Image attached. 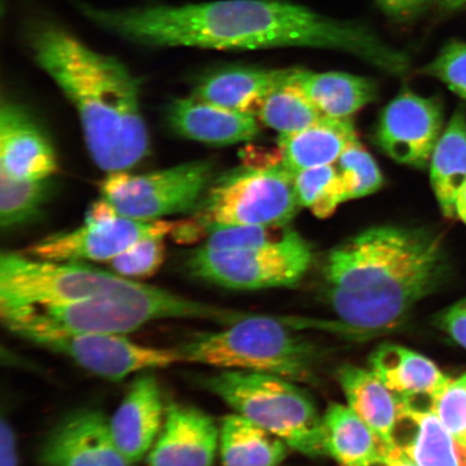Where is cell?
<instances>
[{"mask_svg": "<svg viewBox=\"0 0 466 466\" xmlns=\"http://www.w3.org/2000/svg\"><path fill=\"white\" fill-rule=\"evenodd\" d=\"M151 26L161 48L247 51L299 46L345 52L392 75H403L410 67L407 55L370 27L287 0L162 5Z\"/></svg>", "mask_w": 466, "mask_h": 466, "instance_id": "1", "label": "cell"}, {"mask_svg": "<svg viewBox=\"0 0 466 466\" xmlns=\"http://www.w3.org/2000/svg\"><path fill=\"white\" fill-rule=\"evenodd\" d=\"M440 236L424 228L378 226L340 244L323 265L324 294L346 333L398 328L446 271Z\"/></svg>", "mask_w": 466, "mask_h": 466, "instance_id": "2", "label": "cell"}, {"mask_svg": "<svg viewBox=\"0 0 466 466\" xmlns=\"http://www.w3.org/2000/svg\"><path fill=\"white\" fill-rule=\"evenodd\" d=\"M27 46L77 112L87 151L101 170L127 171L148 155L141 85L124 63L51 23L33 27Z\"/></svg>", "mask_w": 466, "mask_h": 466, "instance_id": "3", "label": "cell"}, {"mask_svg": "<svg viewBox=\"0 0 466 466\" xmlns=\"http://www.w3.org/2000/svg\"><path fill=\"white\" fill-rule=\"evenodd\" d=\"M235 312L143 284L127 294L75 304L28 309L2 317L11 333L33 343L54 334L127 335L159 319L229 324Z\"/></svg>", "mask_w": 466, "mask_h": 466, "instance_id": "4", "label": "cell"}, {"mask_svg": "<svg viewBox=\"0 0 466 466\" xmlns=\"http://www.w3.org/2000/svg\"><path fill=\"white\" fill-rule=\"evenodd\" d=\"M177 349L182 362L265 372L293 382L313 381L324 357L317 343L268 317L241 316L226 329L197 334Z\"/></svg>", "mask_w": 466, "mask_h": 466, "instance_id": "5", "label": "cell"}, {"mask_svg": "<svg viewBox=\"0 0 466 466\" xmlns=\"http://www.w3.org/2000/svg\"><path fill=\"white\" fill-rule=\"evenodd\" d=\"M201 380L204 389L291 450L308 457L328 456L322 417L295 382L265 372L224 370Z\"/></svg>", "mask_w": 466, "mask_h": 466, "instance_id": "6", "label": "cell"}, {"mask_svg": "<svg viewBox=\"0 0 466 466\" xmlns=\"http://www.w3.org/2000/svg\"><path fill=\"white\" fill-rule=\"evenodd\" d=\"M143 283L80 261H52L27 254L0 256V317L52 306L131 293Z\"/></svg>", "mask_w": 466, "mask_h": 466, "instance_id": "7", "label": "cell"}, {"mask_svg": "<svg viewBox=\"0 0 466 466\" xmlns=\"http://www.w3.org/2000/svg\"><path fill=\"white\" fill-rule=\"evenodd\" d=\"M299 208L294 174L282 163L244 165L209 186L195 219L207 233L224 227L289 225Z\"/></svg>", "mask_w": 466, "mask_h": 466, "instance_id": "8", "label": "cell"}, {"mask_svg": "<svg viewBox=\"0 0 466 466\" xmlns=\"http://www.w3.org/2000/svg\"><path fill=\"white\" fill-rule=\"evenodd\" d=\"M312 259L310 244L293 230L265 248L214 250L202 246L190 254L187 268L191 276L218 287L256 290L299 283Z\"/></svg>", "mask_w": 466, "mask_h": 466, "instance_id": "9", "label": "cell"}, {"mask_svg": "<svg viewBox=\"0 0 466 466\" xmlns=\"http://www.w3.org/2000/svg\"><path fill=\"white\" fill-rule=\"evenodd\" d=\"M213 174L211 162L196 160L146 174L108 173L100 188L122 217L160 220L198 209Z\"/></svg>", "mask_w": 466, "mask_h": 466, "instance_id": "10", "label": "cell"}, {"mask_svg": "<svg viewBox=\"0 0 466 466\" xmlns=\"http://www.w3.org/2000/svg\"><path fill=\"white\" fill-rule=\"evenodd\" d=\"M180 220H139L118 217L86 221L71 231L55 233L28 247L25 254L52 261H107L143 238L173 236Z\"/></svg>", "mask_w": 466, "mask_h": 466, "instance_id": "11", "label": "cell"}, {"mask_svg": "<svg viewBox=\"0 0 466 466\" xmlns=\"http://www.w3.org/2000/svg\"><path fill=\"white\" fill-rule=\"evenodd\" d=\"M35 343L66 355L81 369L113 382L137 372L166 369L182 362L177 348L139 345L126 335L54 334Z\"/></svg>", "mask_w": 466, "mask_h": 466, "instance_id": "12", "label": "cell"}, {"mask_svg": "<svg viewBox=\"0 0 466 466\" xmlns=\"http://www.w3.org/2000/svg\"><path fill=\"white\" fill-rule=\"evenodd\" d=\"M441 104L403 89L382 110L376 130L379 148L393 161L427 167L442 130Z\"/></svg>", "mask_w": 466, "mask_h": 466, "instance_id": "13", "label": "cell"}, {"mask_svg": "<svg viewBox=\"0 0 466 466\" xmlns=\"http://www.w3.org/2000/svg\"><path fill=\"white\" fill-rule=\"evenodd\" d=\"M39 466H132L116 447L101 411L83 408L64 417L46 437Z\"/></svg>", "mask_w": 466, "mask_h": 466, "instance_id": "14", "label": "cell"}, {"mask_svg": "<svg viewBox=\"0 0 466 466\" xmlns=\"http://www.w3.org/2000/svg\"><path fill=\"white\" fill-rule=\"evenodd\" d=\"M219 450L214 419L196 407L170 404L148 466H213Z\"/></svg>", "mask_w": 466, "mask_h": 466, "instance_id": "15", "label": "cell"}, {"mask_svg": "<svg viewBox=\"0 0 466 466\" xmlns=\"http://www.w3.org/2000/svg\"><path fill=\"white\" fill-rule=\"evenodd\" d=\"M58 171L49 138L20 104L0 105V174L15 179L51 178Z\"/></svg>", "mask_w": 466, "mask_h": 466, "instance_id": "16", "label": "cell"}, {"mask_svg": "<svg viewBox=\"0 0 466 466\" xmlns=\"http://www.w3.org/2000/svg\"><path fill=\"white\" fill-rule=\"evenodd\" d=\"M165 417L159 383L154 375L146 372L133 381L109 421L116 447L132 465L151 451Z\"/></svg>", "mask_w": 466, "mask_h": 466, "instance_id": "17", "label": "cell"}, {"mask_svg": "<svg viewBox=\"0 0 466 466\" xmlns=\"http://www.w3.org/2000/svg\"><path fill=\"white\" fill-rule=\"evenodd\" d=\"M167 124L180 137L213 146L249 142L260 133L258 116L220 107L194 96L170 104Z\"/></svg>", "mask_w": 466, "mask_h": 466, "instance_id": "18", "label": "cell"}, {"mask_svg": "<svg viewBox=\"0 0 466 466\" xmlns=\"http://www.w3.org/2000/svg\"><path fill=\"white\" fill-rule=\"evenodd\" d=\"M297 68L229 67L200 79L192 96L227 109L256 116L266 97L289 86Z\"/></svg>", "mask_w": 466, "mask_h": 466, "instance_id": "19", "label": "cell"}, {"mask_svg": "<svg viewBox=\"0 0 466 466\" xmlns=\"http://www.w3.org/2000/svg\"><path fill=\"white\" fill-rule=\"evenodd\" d=\"M358 141L351 118L324 116L304 130L279 134L278 144L282 165L295 175L308 168L333 165L350 145Z\"/></svg>", "mask_w": 466, "mask_h": 466, "instance_id": "20", "label": "cell"}, {"mask_svg": "<svg viewBox=\"0 0 466 466\" xmlns=\"http://www.w3.org/2000/svg\"><path fill=\"white\" fill-rule=\"evenodd\" d=\"M395 444L418 466H462L457 441L436 413L400 399Z\"/></svg>", "mask_w": 466, "mask_h": 466, "instance_id": "21", "label": "cell"}, {"mask_svg": "<svg viewBox=\"0 0 466 466\" xmlns=\"http://www.w3.org/2000/svg\"><path fill=\"white\" fill-rule=\"evenodd\" d=\"M370 367L400 399L428 396L433 400L451 381L424 355L393 343L377 348L370 354Z\"/></svg>", "mask_w": 466, "mask_h": 466, "instance_id": "22", "label": "cell"}, {"mask_svg": "<svg viewBox=\"0 0 466 466\" xmlns=\"http://www.w3.org/2000/svg\"><path fill=\"white\" fill-rule=\"evenodd\" d=\"M348 405L369 425L383 444L394 445L400 417V398L372 370L353 365L338 370Z\"/></svg>", "mask_w": 466, "mask_h": 466, "instance_id": "23", "label": "cell"}, {"mask_svg": "<svg viewBox=\"0 0 466 466\" xmlns=\"http://www.w3.org/2000/svg\"><path fill=\"white\" fill-rule=\"evenodd\" d=\"M289 85L299 87L325 116L335 118H350L378 97L374 80L348 73L297 68Z\"/></svg>", "mask_w": 466, "mask_h": 466, "instance_id": "24", "label": "cell"}, {"mask_svg": "<svg viewBox=\"0 0 466 466\" xmlns=\"http://www.w3.org/2000/svg\"><path fill=\"white\" fill-rule=\"evenodd\" d=\"M289 446L238 413L227 416L219 428V452L223 466H279Z\"/></svg>", "mask_w": 466, "mask_h": 466, "instance_id": "25", "label": "cell"}, {"mask_svg": "<svg viewBox=\"0 0 466 466\" xmlns=\"http://www.w3.org/2000/svg\"><path fill=\"white\" fill-rule=\"evenodd\" d=\"M322 427L326 454L341 466H364L380 458L382 441L349 406H329Z\"/></svg>", "mask_w": 466, "mask_h": 466, "instance_id": "26", "label": "cell"}, {"mask_svg": "<svg viewBox=\"0 0 466 466\" xmlns=\"http://www.w3.org/2000/svg\"><path fill=\"white\" fill-rule=\"evenodd\" d=\"M465 182L466 118L462 110H457L431 158V185L445 218L457 217V197Z\"/></svg>", "mask_w": 466, "mask_h": 466, "instance_id": "27", "label": "cell"}, {"mask_svg": "<svg viewBox=\"0 0 466 466\" xmlns=\"http://www.w3.org/2000/svg\"><path fill=\"white\" fill-rule=\"evenodd\" d=\"M324 116L299 87L290 85L268 96L256 115L262 125L279 134L304 130Z\"/></svg>", "mask_w": 466, "mask_h": 466, "instance_id": "28", "label": "cell"}, {"mask_svg": "<svg viewBox=\"0 0 466 466\" xmlns=\"http://www.w3.org/2000/svg\"><path fill=\"white\" fill-rule=\"evenodd\" d=\"M51 185V178L15 179L0 174V225L3 228H15L36 218L49 199Z\"/></svg>", "mask_w": 466, "mask_h": 466, "instance_id": "29", "label": "cell"}, {"mask_svg": "<svg viewBox=\"0 0 466 466\" xmlns=\"http://www.w3.org/2000/svg\"><path fill=\"white\" fill-rule=\"evenodd\" d=\"M294 185L300 208H310L319 218H328L342 202L347 192L337 167L308 168L294 175Z\"/></svg>", "mask_w": 466, "mask_h": 466, "instance_id": "30", "label": "cell"}, {"mask_svg": "<svg viewBox=\"0 0 466 466\" xmlns=\"http://www.w3.org/2000/svg\"><path fill=\"white\" fill-rule=\"evenodd\" d=\"M347 192V201L374 194L382 187L383 177L377 162L360 141L350 145L337 160Z\"/></svg>", "mask_w": 466, "mask_h": 466, "instance_id": "31", "label": "cell"}, {"mask_svg": "<svg viewBox=\"0 0 466 466\" xmlns=\"http://www.w3.org/2000/svg\"><path fill=\"white\" fill-rule=\"evenodd\" d=\"M291 231L289 225L224 227L208 231L203 247L214 250L265 248L281 242Z\"/></svg>", "mask_w": 466, "mask_h": 466, "instance_id": "32", "label": "cell"}, {"mask_svg": "<svg viewBox=\"0 0 466 466\" xmlns=\"http://www.w3.org/2000/svg\"><path fill=\"white\" fill-rule=\"evenodd\" d=\"M165 238H143L110 260L108 264L116 275L126 279H145L154 276L166 259Z\"/></svg>", "mask_w": 466, "mask_h": 466, "instance_id": "33", "label": "cell"}, {"mask_svg": "<svg viewBox=\"0 0 466 466\" xmlns=\"http://www.w3.org/2000/svg\"><path fill=\"white\" fill-rule=\"evenodd\" d=\"M431 410L450 431L458 446H466V372L431 400Z\"/></svg>", "mask_w": 466, "mask_h": 466, "instance_id": "34", "label": "cell"}, {"mask_svg": "<svg viewBox=\"0 0 466 466\" xmlns=\"http://www.w3.org/2000/svg\"><path fill=\"white\" fill-rule=\"evenodd\" d=\"M422 73L441 80L466 101V44H447Z\"/></svg>", "mask_w": 466, "mask_h": 466, "instance_id": "35", "label": "cell"}, {"mask_svg": "<svg viewBox=\"0 0 466 466\" xmlns=\"http://www.w3.org/2000/svg\"><path fill=\"white\" fill-rule=\"evenodd\" d=\"M436 322L441 330L466 349V299L442 311Z\"/></svg>", "mask_w": 466, "mask_h": 466, "instance_id": "36", "label": "cell"}, {"mask_svg": "<svg viewBox=\"0 0 466 466\" xmlns=\"http://www.w3.org/2000/svg\"><path fill=\"white\" fill-rule=\"evenodd\" d=\"M376 2L383 13L391 19L407 21L421 14L432 0H376Z\"/></svg>", "mask_w": 466, "mask_h": 466, "instance_id": "37", "label": "cell"}, {"mask_svg": "<svg viewBox=\"0 0 466 466\" xmlns=\"http://www.w3.org/2000/svg\"><path fill=\"white\" fill-rule=\"evenodd\" d=\"M0 466H19L14 429L5 419L0 424Z\"/></svg>", "mask_w": 466, "mask_h": 466, "instance_id": "38", "label": "cell"}, {"mask_svg": "<svg viewBox=\"0 0 466 466\" xmlns=\"http://www.w3.org/2000/svg\"><path fill=\"white\" fill-rule=\"evenodd\" d=\"M381 461L383 466H418L398 445H381Z\"/></svg>", "mask_w": 466, "mask_h": 466, "instance_id": "39", "label": "cell"}, {"mask_svg": "<svg viewBox=\"0 0 466 466\" xmlns=\"http://www.w3.org/2000/svg\"><path fill=\"white\" fill-rule=\"evenodd\" d=\"M457 217L466 224V182L460 189L456 202Z\"/></svg>", "mask_w": 466, "mask_h": 466, "instance_id": "40", "label": "cell"}, {"mask_svg": "<svg viewBox=\"0 0 466 466\" xmlns=\"http://www.w3.org/2000/svg\"><path fill=\"white\" fill-rule=\"evenodd\" d=\"M442 8L454 11L466 8V0H440Z\"/></svg>", "mask_w": 466, "mask_h": 466, "instance_id": "41", "label": "cell"}, {"mask_svg": "<svg viewBox=\"0 0 466 466\" xmlns=\"http://www.w3.org/2000/svg\"><path fill=\"white\" fill-rule=\"evenodd\" d=\"M458 450L462 466H466V446H458Z\"/></svg>", "mask_w": 466, "mask_h": 466, "instance_id": "42", "label": "cell"}]
</instances>
